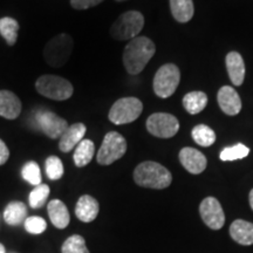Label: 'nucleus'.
I'll list each match as a JSON object with an SVG mask.
<instances>
[{
  "label": "nucleus",
  "instance_id": "nucleus-1",
  "mask_svg": "<svg viewBox=\"0 0 253 253\" xmlns=\"http://www.w3.org/2000/svg\"><path fill=\"white\" fill-rule=\"evenodd\" d=\"M156 47L147 37H136L123 50V65L131 75L140 74L155 55Z\"/></svg>",
  "mask_w": 253,
  "mask_h": 253
},
{
  "label": "nucleus",
  "instance_id": "nucleus-2",
  "mask_svg": "<svg viewBox=\"0 0 253 253\" xmlns=\"http://www.w3.org/2000/svg\"><path fill=\"white\" fill-rule=\"evenodd\" d=\"M134 181L142 188L161 190L171 184L172 176L162 164L147 161L135 168Z\"/></svg>",
  "mask_w": 253,
  "mask_h": 253
},
{
  "label": "nucleus",
  "instance_id": "nucleus-3",
  "mask_svg": "<svg viewBox=\"0 0 253 253\" xmlns=\"http://www.w3.org/2000/svg\"><path fill=\"white\" fill-rule=\"evenodd\" d=\"M74 41L69 34L61 33L50 39L43 48V59L53 68H60L65 66L71 58Z\"/></svg>",
  "mask_w": 253,
  "mask_h": 253
},
{
  "label": "nucleus",
  "instance_id": "nucleus-4",
  "mask_svg": "<svg viewBox=\"0 0 253 253\" xmlns=\"http://www.w3.org/2000/svg\"><path fill=\"white\" fill-rule=\"evenodd\" d=\"M36 89L42 96L55 101L68 100L74 93L71 82L56 75L40 77L36 81Z\"/></svg>",
  "mask_w": 253,
  "mask_h": 253
},
{
  "label": "nucleus",
  "instance_id": "nucleus-5",
  "mask_svg": "<svg viewBox=\"0 0 253 253\" xmlns=\"http://www.w3.org/2000/svg\"><path fill=\"white\" fill-rule=\"evenodd\" d=\"M143 26L144 18L142 13L137 11H129L120 15L118 20L113 24L110 36L120 41L132 40L141 33Z\"/></svg>",
  "mask_w": 253,
  "mask_h": 253
},
{
  "label": "nucleus",
  "instance_id": "nucleus-6",
  "mask_svg": "<svg viewBox=\"0 0 253 253\" xmlns=\"http://www.w3.org/2000/svg\"><path fill=\"white\" fill-rule=\"evenodd\" d=\"M143 104L137 97H122L113 104L109 110V121L114 125H128L140 118Z\"/></svg>",
  "mask_w": 253,
  "mask_h": 253
},
{
  "label": "nucleus",
  "instance_id": "nucleus-7",
  "mask_svg": "<svg viewBox=\"0 0 253 253\" xmlns=\"http://www.w3.org/2000/svg\"><path fill=\"white\" fill-rule=\"evenodd\" d=\"M181 80V72L173 63L163 65L154 78V91L161 99H168L175 93Z\"/></svg>",
  "mask_w": 253,
  "mask_h": 253
},
{
  "label": "nucleus",
  "instance_id": "nucleus-8",
  "mask_svg": "<svg viewBox=\"0 0 253 253\" xmlns=\"http://www.w3.org/2000/svg\"><path fill=\"white\" fill-rule=\"evenodd\" d=\"M126 151V141L121 134L110 131L104 136L96 160L101 166H109L125 156Z\"/></svg>",
  "mask_w": 253,
  "mask_h": 253
},
{
  "label": "nucleus",
  "instance_id": "nucleus-9",
  "mask_svg": "<svg viewBox=\"0 0 253 253\" xmlns=\"http://www.w3.org/2000/svg\"><path fill=\"white\" fill-rule=\"evenodd\" d=\"M147 129L155 137L170 138L178 132L179 122L171 114L155 113L147 120Z\"/></svg>",
  "mask_w": 253,
  "mask_h": 253
},
{
  "label": "nucleus",
  "instance_id": "nucleus-10",
  "mask_svg": "<svg viewBox=\"0 0 253 253\" xmlns=\"http://www.w3.org/2000/svg\"><path fill=\"white\" fill-rule=\"evenodd\" d=\"M36 122L40 130L52 140L61 137L63 132L67 130L69 126L65 119L60 118L55 113L47 112V110L46 112L41 110V112L37 113Z\"/></svg>",
  "mask_w": 253,
  "mask_h": 253
},
{
  "label": "nucleus",
  "instance_id": "nucleus-11",
  "mask_svg": "<svg viewBox=\"0 0 253 253\" xmlns=\"http://www.w3.org/2000/svg\"><path fill=\"white\" fill-rule=\"evenodd\" d=\"M199 213L202 219L212 230H219L225 223V214L218 199L207 197L199 205Z\"/></svg>",
  "mask_w": 253,
  "mask_h": 253
},
{
  "label": "nucleus",
  "instance_id": "nucleus-12",
  "mask_svg": "<svg viewBox=\"0 0 253 253\" xmlns=\"http://www.w3.org/2000/svg\"><path fill=\"white\" fill-rule=\"evenodd\" d=\"M179 161H181L184 169L188 170L190 173H194V175L203 172L208 164L207 157L201 151L189 147L183 148L179 151Z\"/></svg>",
  "mask_w": 253,
  "mask_h": 253
},
{
  "label": "nucleus",
  "instance_id": "nucleus-13",
  "mask_svg": "<svg viewBox=\"0 0 253 253\" xmlns=\"http://www.w3.org/2000/svg\"><path fill=\"white\" fill-rule=\"evenodd\" d=\"M217 100L220 109L226 115L235 116L242 110V100H240V96L235 90V88L230 86L221 87L218 90Z\"/></svg>",
  "mask_w": 253,
  "mask_h": 253
},
{
  "label": "nucleus",
  "instance_id": "nucleus-14",
  "mask_svg": "<svg viewBox=\"0 0 253 253\" xmlns=\"http://www.w3.org/2000/svg\"><path fill=\"white\" fill-rule=\"evenodd\" d=\"M87 128L84 123H74L69 126L59 141V149L62 153H69L84 140Z\"/></svg>",
  "mask_w": 253,
  "mask_h": 253
},
{
  "label": "nucleus",
  "instance_id": "nucleus-15",
  "mask_svg": "<svg viewBox=\"0 0 253 253\" xmlns=\"http://www.w3.org/2000/svg\"><path fill=\"white\" fill-rule=\"evenodd\" d=\"M21 113V101L11 90H0V116L15 120Z\"/></svg>",
  "mask_w": 253,
  "mask_h": 253
},
{
  "label": "nucleus",
  "instance_id": "nucleus-16",
  "mask_svg": "<svg viewBox=\"0 0 253 253\" xmlns=\"http://www.w3.org/2000/svg\"><path fill=\"white\" fill-rule=\"evenodd\" d=\"M100 211L99 202L89 195H84L79 198L77 207H75V214L84 223H91L96 219Z\"/></svg>",
  "mask_w": 253,
  "mask_h": 253
},
{
  "label": "nucleus",
  "instance_id": "nucleus-17",
  "mask_svg": "<svg viewBox=\"0 0 253 253\" xmlns=\"http://www.w3.org/2000/svg\"><path fill=\"white\" fill-rule=\"evenodd\" d=\"M230 80L235 86H242L245 79V63L238 52H230L225 59Z\"/></svg>",
  "mask_w": 253,
  "mask_h": 253
},
{
  "label": "nucleus",
  "instance_id": "nucleus-18",
  "mask_svg": "<svg viewBox=\"0 0 253 253\" xmlns=\"http://www.w3.org/2000/svg\"><path fill=\"white\" fill-rule=\"evenodd\" d=\"M47 211H48L49 219L56 229H66L71 221L68 209L63 202L60 199H53L47 205Z\"/></svg>",
  "mask_w": 253,
  "mask_h": 253
},
{
  "label": "nucleus",
  "instance_id": "nucleus-19",
  "mask_svg": "<svg viewBox=\"0 0 253 253\" xmlns=\"http://www.w3.org/2000/svg\"><path fill=\"white\" fill-rule=\"evenodd\" d=\"M231 238L240 245H252L253 244V224L250 221L237 219L230 226Z\"/></svg>",
  "mask_w": 253,
  "mask_h": 253
},
{
  "label": "nucleus",
  "instance_id": "nucleus-20",
  "mask_svg": "<svg viewBox=\"0 0 253 253\" xmlns=\"http://www.w3.org/2000/svg\"><path fill=\"white\" fill-rule=\"evenodd\" d=\"M172 17L181 24L188 23L194 17L195 6L192 0H170Z\"/></svg>",
  "mask_w": 253,
  "mask_h": 253
},
{
  "label": "nucleus",
  "instance_id": "nucleus-21",
  "mask_svg": "<svg viewBox=\"0 0 253 253\" xmlns=\"http://www.w3.org/2000/svg\"><path fill=\"white\" fill-rule=\"evenodd\" d=\"M27 218V208L23 202H11L4 211V220L8 225L17 226L25 223Z\"/></svg>",
  "mask_w": 253,
  "mask_h": 253
},
{
  "label": "nucleus",
  "instance_id": "nucleus-22",
  "mask_svg": "<svg viewBox=\"0 0 253 253\" xmlns=\"http://www.w3.org/2000/svg\"><path fill=\"white\" fill-rule=\"evenodd\" d=\"M95 154V145L93 141L84 138L80 143L77 145L74 150V155H73V160H74L75 166L78 168H84L87 164L90 163L93 160Z\"/></svg>",
  "mask_w": 253,
  "mask_h": 253
},
{
  "label": "nucleus",
  "instance_id": "nucleus-23",
  "mask_svg": "<svg viewBox=\"0 0 253 253\" xmlns=\"http://www.w3.org/2000/svg\"><path fill=\"white\" fill-rule=\"evenodd\" d=\"M208 104V96L203 91H190L183 97V106L191 115L201 113Z\"/></svg>",
  "mask_w": 253,
  "mask_h": 253
},
{
  "label": "nucleus",
  "instance_id": "nucleus-24",
  "mask_svg": "<svg viewBox=\"0 0 253 253\" xmlns=\"http://www.w3.org/2000/svg\"><path fill=\"white\" fill-rule=\"evenodd\" d=\"M19 32V23L11 17L0 19V34L4 38L8 46H13L17 42Z\"/></svg>",
  "mask_w": 253,
  "mask_h": 253
},
{
  "label": "nucleus",
  "instance_id": "nucleus-25",
  "mask_svg": "<svg viewBox=\"0 0 253 253\" xmlns=\"http://www.w3.org/2000/svg\"><path fill=\"white\" fill-rule=\"evenodd\" d=\"M194 141L201 147H210L216 142V132L205 125L196 126L191 131Z\"/></svg>",
  "mask_w": 253,
  "mask_h": 253
},
{
  "label": "nucleus",
  "instance_id": "nucleus-26",
  "mask_svg": "<svg viewBox=\"0 0 253 253\" xmlns=\"http://www.w3.org/2000/svg\"><path fill=\"white\" fill-rule=\"evenodd\" d=\"M62 253H90L82 236L73 235L65 240L61 248Z\"/></svg>",
  "mask_w": 253,
  "mask_h": 253
},
{
  "label": "nucleus",
  "instance_id": "nucleus-27",
  "mask_svg": "<svg viewBox=\"0 0 253 253\" xmlns=\"http://www.w3.org/2000/svg\"><path fill=\"white\" fill-rule=\"evenodd\" d=\"M49 186L47 184H40L31 191L30 197H28V203L32 209H40L43 207L49 196Z\"/></svg>",
  "mask_w": 253,
  "mask_h": 253
},
{
  "label": "nucleus",
  "instance_id": "nucleus-28",
  "mask_svg": "<svg viewBox=\"0 0 253 253\" xmlns=\"http://www.w3.org/2000/svg\"><path fill=\"white\" fill-rule=\"evenodd\" d=\"M21 175H23V178L25 181L30 183L31 185L38 186L41 184L40 168L34 161H31V162H27L25 164L23 170H21Z\"/></svg>",
  "mask_w": 253,
  "mask_h": 253
},
{
  "label": "nucleus",
  "instance_id": "nucleus-29",
  "mask_svg": "<svg viewBox=\"0 0 253 253\" xmlns=\"http://www.w3.org/2000/svg\"><path fill=\"white\" fill-rule=\"evenodd\" d=\"M250 154V149L246 145L238 143L233 147L225 148V149L221 150L219 155L221 161H236V160H242L245 158Z\"/></svg>",
  "mask_w": 253,
  "mask_h": 253
},
{
  "label": "nucleus",
  "instance_id": "nucleus-30",
  "mask_svg": "<svg viewBox=\"0 0 253 253\" xmlns=\"http://www.w3.org/2000/svg\"><path fill=\"white\" fill-rule=\"evenodd\" d=\"M45 168L50 181H58L63 176V164L59 157L49 156L45 162Z\"/></svg>",
  "mask_w": 253,
  "mask_h": 253
},
{
  "label": "nucleus",
  "instance_id": "nucleus-31",
  "mask_svg": "<svg viewBox=\"0 0 253 253\" xmlns=\"http://www.w3.org/2000/svg\"><path fill=\"white\" fill-rule=\"evenodd\" d=\"M24 226L25 230H26L28 233H31V235H41V233L45 232L47 229V224L45 219L37 216L27 217L24 223Z\"/></svg>",
  "mask_w": 253,
  "mask_h": 253
},
{
  "label": "nucleus",
  "instance_id": "nucleus-32",
  "mask_svg": "<svg viewBox=\"0 0 253 253\" xmlns=\"http://www.w3.org/2000/svg\"><path fill=\"white\" fill-rule=\"evenodd\" d=\"M103 0H71V5L75 9H87L99 5Z\"/></svg>",
  "mask_w": 253,
  "mask_h": 253
},
{
  "label": "nucleus",
  "instance_id": "nucleus-33",
  "mask_svg": "<svg viewBox=\"0 0 253 253\" xmlns=\"http://www.w3.org/2000/svg\"><path fill=\"white\" fill-rule=\"evenodd\" d=\"M9 158V150L5 142L0 138V166H4Z\"/></svg>",
  "mask_w": 253,
  "mask_h": 253
},
{
  "label": "nucleus",
  "instance_id": "nucleus-34",
  "mask_svg": "<svg viewBox=\"0 0 253 253\" xmlns=\"http://www.w3.org/2000/svg\"><path fill=\"white\" fill-rule=\"evenodd\" d=\"M250 205H251V209L253 210V189L251 190V192H250Z\"/></svg>",
  "mask_w": 253,
  "mask_h": 253
},
{
  "label": "nucleus",
  "instance_id": "nucleus-35",
  "mask_svg": "<svg viewBox=\"0 0 253 253\" xmlns=\"http://www.w3.org/2000/svg\"><path fill=\"white\" fill-rule=\"evenodd\" d=\"M0 253H6V250L2 244H0Z\"/></svg>",
  "mask_w": 253,
  "mask_h": 253
},
{
  "label": "nucleus",
  "instance_id": "nucleus-36",
  "mask_svg": "<svg viewBox=\"0 0 253 253\" xmlns=\"http://www.w3.org/2000/svg\"><path fill=\"white\" fill-rule=\"evenodd\" d=\"M116 1H125V0H116Z\"/></svg>",
  "mask_w": 253,
  "mask_h": 253
}]
</instances>
